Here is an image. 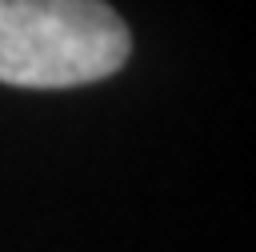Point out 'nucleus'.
<instances>
[{"instance_id":"f257e3e1","label":"nucleus","mask_w":256,"mask_h":252,"mask_svg":"<svg viewBox=\"0 0 256 252\" xmlns=\"http://www.w3.org/2000/svg\"><path fill=\"white\" fill-rule=\"evenodd\" d=\"M128 52L132 36L104 0H0V84H96Z\"/></svg>"}]
</instances>
